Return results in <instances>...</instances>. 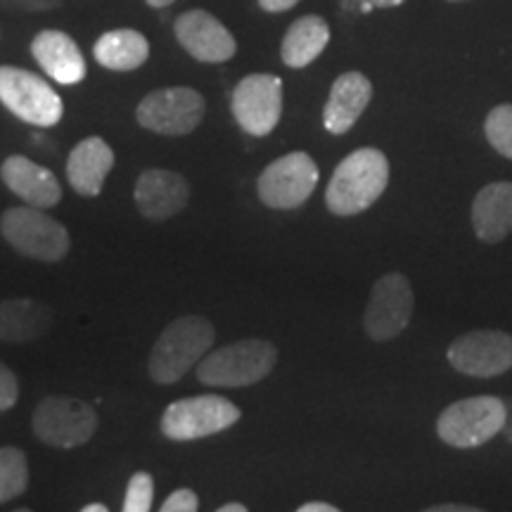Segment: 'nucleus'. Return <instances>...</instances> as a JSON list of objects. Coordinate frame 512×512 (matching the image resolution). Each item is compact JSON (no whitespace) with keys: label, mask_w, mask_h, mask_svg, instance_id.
<instances>
[{"label":"nucleus","mask_w":512,"mask_h":512,"mask_svg":"<svg viewBox=\"0 0 512 512\" xmlns=\"http://www.w3.org/2000/svg\"><path fill=\"white\" fill-rule=\"evenodd\" d=\"M448 3H465V0H448Z\"/></svg>","instance_id":"obj_36"},{"label":"nucleus","mask_w":512,"mask_h":512,"mask_svg":"<svg viewBox=\"0 0 512 512\" xmlns=\"http://www.w3.org/2000/svg\"><path fill=\"white\" fill-rule=\"evenodd\" d=\"M93 55L98 64L112 72H133L150 57V43L136 29H114L98 38Z\"/></svg>","instance_id":"obj_23"},{"label":"nucleus","mask_w":512,"mask_h":512,"mask_svg":"<svg viewBox=\"0 0 512 512\" xmlns=\"http://www.w3.org/2000/svg\"><path fill=\"white\" fill-rule=\"evenodd\" d=\"M162 512H195L200 510V498L192 489H176L166 501L162 503Z\"/></svg>","instance_id":"obj_28"},{"label":"nucleus","mask_w":512,"mask_h":512,"mask_svg":"<svg viewBox=\"0 0 512 512\" xmlns=\"http://www.w3.org/2000/svg\"><path fill=\"white\" fill-rule=\"evenodd\" d=\"M53 325V313L36 299H5L0 302V342L27 344L43 337Z\"/></svg>","instance_id":"obj_21"},{"label":"nucleus","mask_w":512,"mask_h":512,"mask_svg":"<svg viewBox=\"0 0 512 512\" xmlns=\"http://www.w3.org/2000/svg\"><path fill=\"white\" fill-rule=\"evenodd\" d=\"M430 512H477L472 505H437V508H430Z\"/></svg>","instance_id":"obj_32"},{"label":"nucleus","mask_w":512,"mask_h":512,"mask_svg":"<svg viewBox=\"0 0 512 512\" xmlns=\"http://www.w3.org/2000/svg\"><path fill=\"white\" fill-rule=\"evenodd\" d=\"M330 43V27L323 17L304 15L287 29L283 38V62L290 69H304L311 62H316L320 53L328 48Z\"/></svg>","instance_id":"obj_22"},{"label":"nucleus","mask_w":512,"mask_h":512,"mask_svg":"<svg viewBox=\"0 0 512 512\" xmlns=\"http://www.w3.org/2000/svg\"><path fill=\"white\" fill-rule=\"evenodd\" d=\"M448 363L470 377H498L512 368V335L505 330H472L453 339Z\"/></svg>","instance_id":"obj_13"},{"label":"nucleus","mask_w":512,"mask_h":512,"mask_svg":"<svg viewBox=\"0 0 512 512\" xmlns=\"http://www.w3.org/2000/svg\"><path fill=\"white\" fill-rule=\"evenodd\" d=\"M278 349L268 339H240L219 351H211L197 368V380L207 387L240 389L252 387L273 373Z\"/></svg>","instance_id":"obj_3"},{"label":"nucleus","mask_w":512,"mask_h":512,"mask_svg":"<svg viewBox=\"0 0 512 512\" xmlns=\"http://www.w3.org/2000/svg\"><path fill=\"white\" fill-rule=\"evenodd\" d=\"M219 512H247V505L245 503H226V505H221L219 508Z\"/></svg>","instance_id":"obj_33"},{"label":"nucleus","mask_w":512,"mask_h":512,"mask_svg":"<svg viewBox=\"0 0 512 512\" xmlns=\"http://www.w3.org/2000/svg\"><path fill=\"white\" fill-rule=\"evenodd\" d=\"M114 166V152L105 140L98 136L83 138L69 152L67 159V181L83 197L100 195L102 185L110 176Z\"/></svg>","instance_id":"obj_20"},{"label":"nucleus","mask_w":512,"mask_h":512,"mask_svg":"<svg viewBox=\"0 0 512 512\" xmlns=\"http://www.w3.org/2000/svg\"><path fill=\"white\" fill-rule=\"evenodd\" d=\"M174 29L178 43L200 62H228L235 55V50H238L233 34L214 15H209L207 10L183 12L176 19Z\"/></svg>","instance_id":"obj_14"},{"label":"nucleus","mask_w":512,"mask_h":512,"mask_svg":"<svg viewBox=\"0 0 512 512\" xmlns=\"http://www.w3.org/2000/svg\"><path fill=\"white\" fill-rule=\"evenodd\" d=\"M0 233L19 254L36 261H46V264L62 261L72 247L67 228L31 204L3 211Z\"/></svg>","instance_id":"obj_5"},{"label":"nucleus","mask_w":512,"mask_h":512,"mask_svg":"<svg viewBox=\"0 0 512 512\" xmlns=\"http://www.w3.org/2000/svg\"><path fill=\"white\" fill-rule=\"evenodd\" d=\"M34 434L53 448H76L88 444L98 430V413L91 403L72 396H48L36 406L31 418Z\"/></svg>","instance_id":"obj_8"},{"label":"nucleus","mask_w":512,"mask_h":512,"mask_svg":"<svg viewBox=\"0 0 512 512\" xmlns=\"http://www.w3.org/2000/svg\"><path fill=\"white\" fill-rule=\"evenodd\" d=\"M230 110L249 136L264 138L283 117V81L273 74H249L235 86Z\"/></svg>","instance_id":"obj_12"},{"label":"nucleus","mask_w":512,"mask_h":512,"mask_svg":"<svg viewBox=\"0 0 512 512\" xmlns=\"http://www.w3.org/2000/svg\"><path fill=\"white\" fill-rule=\"evenodd\" d=\"M31 55L41 64L43 72L62 86H74V83L86 79V60H83L81 48L64 31H41L31 41Z\"/></svg>","instance_id":"obj_18"},{"label":"nucleus","mask_w":512,"mask_h":512,"mask_svg":"<svg viewBox=\"0 0 512 512\" xmlns=\"http://www.w3.org/2000/svg\"><path fill=\"white\" fill-rule=\"evenodd\" d=\"M133 200L145 219L169 221L181 214L190 200V185L181 174L166 169H147L138 176Z\"/></svg>","instance_id":"obj_15"},{"label":"nucleus","mask_w":512,"mask_h":512,"mask_svg":"<svg viewBox=\"0 0 512 512\" xmlns=\"http://www.w3.org/2000/svg\"><path fill=\"white\" fill-rule=\"evenodd\" d=\"M138 124L159 136H188L202 124L204 98L195 88H159L138 105Z\"/></svg>","instance_id":"obj_11"},{"label":"nucleus","mask_w":512,"mask_h":512,"mask_svg":"<svg viewBox=\"0 0 512 512\" xmlns=\"http://www.w3.org/2000/svg\"><path fill=\"white\" fill-rule=\"evenodd\" d=\"M484 136L498 155L512 162V105L503 102L486 114L484 119Z\"/></svg>","instance_id":"obj_25"},{"label":"nucleus","mask_w":512,"mask_h":512,"mask_svg":"<svg viewBox=\"0 0 512 512\" xmlns=\"http://www.w3.org/2000/svg\"><path fill=\"white\" fill-rule=\"evenodd\" d=\"M19 399V382L12 370L0 363V413L10 411Z\"/></svg>","instance_id":"obj_27"},{"label":"nucleus","mask_w":512,"mask_h":512,"mask_svg":"<svg viewBox=\"0 0 512 512\" xmlns=\"http://www.w3.org/2000/svg\"><path fill=\"white\" fill-rule=\"evenodd\" d=\"M415 311V294L403 273H387L370 290L363 328L373 342L396 339L411 325Z\"/></svg>","instance_id":"obj_10"},{"label":"nucleus","mask_w":512,"mask_h":512,"mask_svg":"<svg viewBox=\"0 0 512 512\" xmlns=\"http://www.w3.org/2000/svg\"><path fill=\"white\" fill-rule=\"evenodd\" d=\"M339 508L332 503H323V501H311V503H304L299 505V512H337Z\"/></svg>","instance_id":"obj_30"},{"label":"nucleus","mask_w":512,"mask_h":512,"mask_svg":"<svg viewBox=\"0 0 512 512\" xmlns=\"http://www.w3.org/2000/svg\"><path fill=\"white\" fill-rule=\"evenodd\" d=\"M29 486V460L22 448L0 446V505L15 501Z\"/></svg>","instance_id":"obj_24"},{"label":"nucleus","mask_w":512,"mask_h":512,"mask_svg":"<svg viewBox=\"0 0 512 512\" xmlns=\"http://www.w3.org/2000/svg\"><path fill=\"white\" fill-rule=\"evenodd\" d=\"M387 185L389 159L377 147H361L339 162L325 190V204L330 214L347 219L373 207Z\"/></svg>","instance_id":"obj_1"},{"label":"nucleus","mask_w":512,"mask_h":512,"mask_svg":"<svg viewBox=\"0 0 512 512\" xmlns=\"http://www.w3.org/2000/svg\"><path fill=\"white\" fill-rule=\"evenodd\" d=\"M299 0H259V8L266 12H285L292 10Z\"/></svg>","instance_id":"obj_29"},{"label":"nucleus","mask_w":512,"mask_h":512,"mask_svg":"<svg viewBox=\"0 0 512 512\" xmlns=\"http://www.w3.org/2000/svg\"><path fill=\"white\" fill-rule=\"evenodd\" d=\"M240 418V408L219 394L188 396L166 408L162 432L171 441H195L230 430Z\"/></svg>","instance_id":"obj_6"},{"label":"nucleus","mask_w":512,"mask_h":512,"mask_svg":"<svg viewBox=\"0 0 512 512\" xmlns=\"http://www.w3.org/2000/svg\"><path fill=\"white\" fill-rule=\"evenodd\" d=\"M472 228L484 245H498L512 233V181L484 185L472 200Z\"/></svg>","instance_id":"obj_19"},{"label":"nucleus","mask_w":512,"mask_h":512,"mask_svg":"<svg viewBox=\"0 0 512 512\" xmlns=\"http://www.w3.org/2000/svg\"><path fill=\"white\" fill-rule=\"evenodd\" d=\"M373 100V83L366 74L361 72H347L332 83L328 102H325L323 110V124L328 128L332 136H344L361 114L366 112V107Z\"/></svg>","instance_id":"obj_17"},{"label":"nucleus","mask_w":512,"mask_h":512,"mask_svg":"<svg viewBox=\"0 0 512 512\" xmlns=\"http://www.w3.org/2000/svg\"><path fill=\"white\" fill-rule=\"evenodd\" d=\"M0 102L17 119L41 128L60 124L64 114L62 98L46 79L10 64L0 67Z\"/></svg>","instance_id":"obj_7"},{"label":"nucleus","mask_w":512,"mask_h":512,"mask_svg":"<svg viewBox=\"0 0 512 512\" xmlns=\"http://www.w3.org/2000/svg\"><path fill=\"white\" fill-rule=\"evenodd\" d=\"M318 166L306 152H290L275 159L256 181L259 200L271 209H297L309 200L318 185Z\"/></svg>","instance_id":"obj_9"},{"label":"nucleus","mask_w":512,"mask_h":512,"mask_svg":"<svg viewBox=\"0 0 512 512\" xmlns=\"http://www.w3.org/2000/svg\"><path fill=\"white\" fill-rule=\"evenodd\" d=\"M0 178L8 185V190L15 192L19 200L31 204V207L53 209L62 200V185L53 171L31 162L29 157L12 155L5 159L0 166Z\"/></svg>","instance_id":"obj_16"},{"label":"nucleus","mask_w":512,"mask_h":512,"mask_svg":"<svg viewBox=\"0 0 512 512\" xmlns=\"http://www.w3.org/2000/svg\"><path fill=\"white\" fill-rule=\"evenodd\" d=\"M354 3H370L373 8H399L406 0H354Z\"/></svg>","instance_id":"obj_31"},{"label":"nucleus","mask_w":512,"mask_h":512,"mask_svg":"<svg viewBox=\"0 0 512 512\" xmlns=\"http://www.w3.org/2000/svg\"><path fill=\"white\" fill-rule=\"evenodd\" d=\"M83 512H110L105 503H88L83 505Z\"/></svg>","instance_id":"obj_34"},{"label":"nucleus","mask_w":512,"mask_h":512,"mask_svg":"<svg viewBox=\"0 0 512 512\" xmlns=\"http://www.w3.org/2000/svg\"><path fill=\"white\" fill-rule=\"evenodd\" d=\"M508 425V406L498 396H470L446 406L437 418V434L446 446L479 448Z\"/></svg>","instance_id":"obj_4"},{"label":"nucleus","mask_w":512,"mask_h":512,"mask_svg":"<svg viewBox=\"0 0 512 512\" xmlns=\"http://www.w3.org/2000/svg\"><path fill=\"white\" fill-rule=\"evenodd\" d=\"M152 501H155V479L147 472H136L128 479L126 498L121 510L124 512H150Z\"/></svg>","instance_id":"obj_26"},{"label":"nucleus","mask_w":512,"mask_h":512,"mask_svg":"<svg viewBox=\"0 0 512 512\" xmlns=\"http://www.w3.org/2000/svg\"><path fill=\"white\" fill-rule=\"evenodd\" d=\"M147 5H150V8H169L171 3H174V0H145Z\"/></svg>","instance_id":"obj_35"},{"label":"nucleus","mask_w":512,"mask_h":512,"mask_svg":"<svg viewBox=\"0 0 512 512\" xmlns=\"http://www.w3.org/2000/svg\"><path fill=\"white\" fill-rule=\"evenodd\" d=\"M216 330L204 316H181L164 328L152 347L147 373L157 384L183 380L192 366L202 361L214 347Z\"/></svg>","instance_id":"obj_2"}]
</instances>
